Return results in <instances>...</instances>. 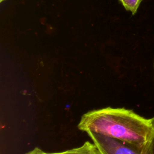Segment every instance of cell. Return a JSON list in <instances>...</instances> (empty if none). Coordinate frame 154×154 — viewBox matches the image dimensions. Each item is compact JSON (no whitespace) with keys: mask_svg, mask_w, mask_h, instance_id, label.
I'll return each instance as SVG.
<instances>
[{"mask_svg":"<svg viewBox=\"0 0 154 154\" xmlns=\"http://www.w3.org/2000/svg\"><path fill=\"white\" fill-rule=\"evenodd\" d=\"M5 1H6V0H0V2H2Z\"/></svg>","mask_w":154,"mask_h":154,"instance_id":"cell-6","label":"cell"},{"mask_svg":"<svg viewBox=\"0 0 154 154\" xmlns=\"http://www.w3.org/2000/svg\"><path fill=\"white\" fill-rule=\"evenodd\" d=\"M150 120L152 125V133L149 142L141 151L142 154H154V117Z\"/></svg>","mask_w":154,"mask_h":154,"instance_id":"cell-5","label":"cell"},{"mask_svg":"<svg viewBox=\"0 0 154 154\" xmlns=\"http://www.w3.org/2000/svg\"><path fill=\"white\" fill-rule=\"evenodd\" d=\"M143 0H119L126 11H130L132 15L137 12L140 4Z\"/></svg>","mask_w":154,"mask_h":154,"instance_id":"cell-4","label":"cell"},{"mask_svg":"<svg viewBox=\"0 0 154 154\" xmlns=\"http://www.w3.org/2000/svg\"><path fill=\"white\" fill-rule=\"evenodd\" d=\"M97 152L94 144H91L89 141H85L79 147L61 152H46L38 147H35L25 154H96Z\"/></svg>","mask_w":154,"mask_h":154,"instance_id":"cell-3","label":"cell"},{"mask_svg":"<svg viewBox=\"0 0 154 154\" xmlns=\"http://www.w3.org/2000/svg\"><path fill=\"white\" fill-rule=\"evenodd\" d=\"M96 154H99V152H97V153H96Z\"/></svg>","mask_w":154,"mask_h":154,"instance_id":"cell-7","label":"cell"},{"mask_svg":"<svg viewBox=\"0 0 154 154\" xmlns=\"http://www.w3.org/2000/svg\"><path fill=\"white\" fill-rule=\"evenodd\" d=\"M79 130L100 134L143 150L152 133L151 120L131 109L105 107L83 114Z\"/></svg>","mask_w":154,"mask_h":154,"instance_id":"cell-1","label":"cell"},{"mask_svg":"<svg viewBox=\"0 0 154 154\" xmlns=\"http://www.w3.org/2000/svg\"><path fill=\"white\" fill-rule=\"evenodd\" d=\"M87 134L99 154H142L141 150L115 139L91 132Z\"/></svg>","mask_w":154,"mask_h":154,"instance_id":"cell-2","label":"cell"}]
</instances>
